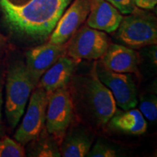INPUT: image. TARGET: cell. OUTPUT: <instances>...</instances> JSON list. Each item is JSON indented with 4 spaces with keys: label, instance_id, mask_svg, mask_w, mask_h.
<instances>
[{
    "label": "cell",
    "instance_id": "obj_6",
    "mask_svg": "<svg viewBox=\"0 0 157 157\" xmlns=\"http://www.w3.org/2000/svg\"><path fill=\"white\" fill-rule=\"evenodd\" d=\"M49 93L38 87L31 94L26 112L14 135L15 140L25 145L35 140L44 127Z\"/></svg>",
    "mask_w": 157,
    "mask_h": 157
},
{
    "label": "cell",
    "instance_id": "obj_16",
    "mask_svg": "<svg viewBox=\"0 0 157 157\" xmlns=\"http://www.w3.org/2000/svg\"><path fill=\"white\" fill-rule=\"evenodd\" d=\"M48 131H42L39 135L38 143L33 156L39 157H60L61 156L58 142L52 136H48Z\"/></svg>",
    "mask_w": 157,
    "mask_h": 157
},
{
    "label": "cell",
    "instance_id": "obj_8",
    "mask_svg": "<svg viewBox=\"0 0 157 157\" xmlns=\"http://www.w3.org/2000/svg\"><path fill=\"white\" fill-rule=\"evenodd\" d=\"M96 71L100 80L111 90L116 103L122 110L136 106L137 90L131 74L117 73L108 69L101 63H96Z\"/></svg>",
    "mask_w": 157,
    "mask_h": 157
},
{
    "label": "cell",
    "instance_id": "obj_2",
    "mask_svg": "<svg viewBox=\"0 0 157 157\" xmlns=\"http://www.w3.org/2000/svg\"><path fill=\"white\" fill-rule=\"evenodd\" d=\"M35 87L26 66L18 62L10 68L6 82L5 114L12 128L18 124Z\"/></svg>",
    "mask_w": 157,
    "mask_h": 157
},
{
    "label": "cell",
    "instance_id": "obj_5",
    "mask_svg": "<svg viewBox=\"0 0 157 157\" xmlns=\"http://www.w3.org/2000/svg\"><path fill=\"white\" fill-rule=\"evenodd\" d=\"M74 115L73 101L66 87L49 93L46 129L58 143L62 142Z\"/></svg>",
    "mask_w": 157,
    "mask_h": 157
},
{
    "label": "cell",
    "instance_id": "obj_11",
    "mask_svg": "<svg viewBox=\"0 0 157 157\" xmlns=\"http://www.w3.org/2000/svg\"><path fill=\"white\" fill-rule=\"evenodd\" d=\"M123 15L107 0H90L87 25L90 28L111 33L117 31Z\"/></svg>",
    "mask_w": 157,
    "mask_h": 157
},
{
    "label": "cell",
    "instance_id": "obj_10",
    "mask_svg": "<svg viewBox=\"0 0 157 157\" xmlns=\"http://www.w3.org/2000/svg\"><path fill=\"white\" fill-rule=\"evenodd\" d=\"M66 50L67 43L56 44L48 42L31 48L26 52L25 66L35 87L43 74L66 54Z\"/></svg>",
    "mask_w": 157,
    "mask_h": 157
},
{
    "label": "cell",
    "instance_id": "obj_17",
    "mask_svg": "<svg viewBox=\"0 0 157 157\" xmlns=\"http://www.w3.org/2000/svg\"><path fill=\"white\" fill-rule=\"evenodd\" d=\"M25 156L23 145L8 137L0 139V157H23Z\"/></svg>",
    "mask_w": 157,
    "mask_h": 157
},
{
    "label": "cell",
    "instance_id": "obj_13",
    "mask_svg": "<svg viewBox=\"0 0 157 157\" xmlns=\"http://www.w3.org/2000/svg\"><path fill=\"white\" fill-rule=\"evenodd\" d=\"M78 60L63 56L42 76L38 87L50 93L57 89L66 87L70 82Z\"/></svg>",
    "mask_w": 157,
    "mask_h": 157
},
{
    "label": "cell",
    "instance_id": "obj_3",
    "mask_svg": "<svg viewBox=\"0 0 157 157\" xmlns=\"http://www.w3.org/2000/svg\"><path fill=\"white\" fill-rule=\"evenodd\" d=\"M83 84L82 95L84 107L98 125L104 126L115 113L117 107L111 90L98 77L96 63Z\"/></svg>",
    "mask_w": 157,
    "mask_h": 157
},
{
    "label": "cell",
    "instance_id": "obj_7",
    "mask_svg": "<svg viewBox=\"0 0 157 157\" xmlns=\"http://www.w3.org/2000/svg\"><path fill=\"white\" fill-rule=\"evenodd\" d=\"M109 45L105 33L85 25L78 29L68 41L66 52L78 61L81 59L97 60L103 56Z\"/></svg>",
    "mask_w": 157,
    "mask_h": 157
},
{
    "label": "cell",
    "instance_id": "obj_23",
    "mask_svg": "<svg viewBox=\"0 0 157 157\" xmlns=\"http://www.w3.org/2000/svg\"><path fill=\"white\" fill-rule=\"evenodd\" d=\"M0 43H1V42H0Z\"/></svg>",
    "mask_w": 157,
    "mask_h": 157
},
{
    "label": "cell",
    "instance_id": "obj_22",
    "mask_svg": "<svg viewBox=\"0 0 157 157\" xmlns=\"http://www.w3.org/2000/svg\"><path fill=\"white\" fill-rule=\"evenodd\" d=\"M2 88L0 85V124H1L2 119Z\"/></svg>",
    "mask_w": 157,
    "mask_h": 157
},
{
    "label": "cell",
    "instance_id": "obj_1",
    "mask_svg": "<svg viewBox=\"0 0 157 157\" xmlns=\"http://www.w3.org/2000/svg\"><path fill=\"white\" fill-rule=\"evenodd\" d=\"M72 0H0V10L17 34L42 40L51 34Z\"/></svg>",
    "mask_w": 157,
    "mask_h": 157
},
{
    "label": "cell",
    "instance_id": "obj_9",
    "mask_svg": "<svg viewBox=\"0 0 157 157\" xmlns=\"http://www.w3.org/2000/svg\"><path fill=\"white\" fill-rule=\"evenodd\" d=\"M90 0H74L59 19L49 42L63 44L68 42L87 18Z\"/></svg>",
    "mask_w": 157,
    "mask_h": 157
},
{
    "label": "cell",
    "instance_id": "obj_15",
    "mask_svg": "<svg viewBox=\"0 0 157 157\" xmlns=\"http://www.w3.org/2000/svg\"><path fill=\"white\" fill-rule=\"evenodd\" d=\"M93 137L85 131L71 132L62 141L60 152L63 157L87 156L90 151Z\"/></svg>",
    "mask_w": 157,
    "mask_h": 157
},
{
    "label": "cell",
    "instance_id": "obj_18",
    "mask_svg": "<svg viewBox=\"0 0 157 157\" xmlns=\"http://www.w3.org/2000/svg\"><path fill=\"white\" fill-rule=\"evenodd\" d=\"M139 111L149 121H156L157 100L156 96L149 95L141 100Z\"/></svg>",
    "mask_w": 157,
    "mask_h": 157
},
{
    "label": "cell",
    "instance_id": "obj_14",
    "mask_svg": "<svg viewBox=\"0 0 157 157\" xmlns=\"http://www.w3.org/2000/svg\"><path fill=\"white\" fill-rule=\"evenodd\" d=\"M109 127L129 135H143L147 130V122L138 109L116 111L109 120Z\"/></svg>",
    "mask_w": 157,
    "mask_h": 157
},
{
    "label": "cell",
    "instance_id": "obj_19",
    "mask_svg": "<svg viewBox=\"0 0 157 157\" xmlns=\"http://www.w3.org/2000/svg\"><path fill=\"white\" fill-rule=\"evenodd\" d=\"M117 156V151L113 146L102 141H98L87 155L89 157H115Z\"/></svg>",
    "mask_w": 157,
    "mask_h": 157
},
{
    "label": "cell",
    "instance_id": "obj_20",
    "mask_svg": "<svg viewBox=\"0 0 157 157\" xmlns=\"http://www.w3.org/2000/svg\"><path fill=\"white\" fill-rule=\"evenodd\" d=\"M121 14L129 15L137 9L135 0H107Z\"/></svg>",
    "mask_w": 157,
    "mask_h": 157
},
{
    "label": "cell",
    "instance_id": "obj_4",
    "mask_svg": "<svg viewBox=\"0 0 157 157\" xmlns=\"http://www.w3.org/2000/svg\"><path fill=\"white\" fill-rule=\"evenodd\" d=\"M123 17L118 27L117 39L132 49H138L157 43L156 18L137 8Z\"/></svg>",
    "mask_w": 157,
    "mask_h": 157
},
{
    "label": "cell",
    "instance_id": "obj_12",
    "mask_svg": "<svg viewBox=\"0 0 157 157\" xmlns=\"http://www.w3.org/2000/svg\"><path fill=\"white\" fill-rule=\"evenodd\" d=\"M101 58V63L112 71L138 73V55L130 48L121 44H111Z\"/></svg>",
    "mask_w": 157,
    "mask_h": 157
},
{
    "label": "cell",
    "instance_id": "obj_21",
    "mask_svg": "<svg viewBox=\"0 0 157 157\" xmlns=\"http://www.w3.org/2000/svg\"><path fill=\"white\" fill-rule=\"evenodd\" d=\"M157 0H135V5L138 8L151 10L156 5Z\"/></svg>",
    "mask_w": 157,
    "mask_h": 157
}]
</instances>
